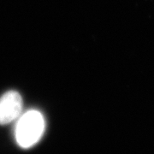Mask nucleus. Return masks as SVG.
I'll return each instance as SVG.
<instances>
[{
    "instance_id": "1",
    "label": "nucleus",
    "mask_w": 154,
    "mask_h": 154,
    "mask_svg": "<svg viewBox=\"0 0 154 154\" xmlns=\"http://www.w3.org/2000/svg\"><path fill=\"white\" fill-rule=\"evenodd\" d=\"M43 115L36 110H30L18 117L15 128V138L20 147L30 148L38 143L45 131Z\"/></svg>"
},
{
    "instance_id": "2",
    "label": "nucleus",
    "mask_w": 154,
    "mask_h": 154,
    "mask_svg": "<svg viewBox=\"0 0 154 154\" xmlns=\"http://www.w3.org/2000/svg\"><path fill=\"white\" fill-rule=\"evenodd\" d=\"M22 111V99L19 93L9 91L0 99V125H6L17 119Z\"/></svg>"
}]
</instances>
